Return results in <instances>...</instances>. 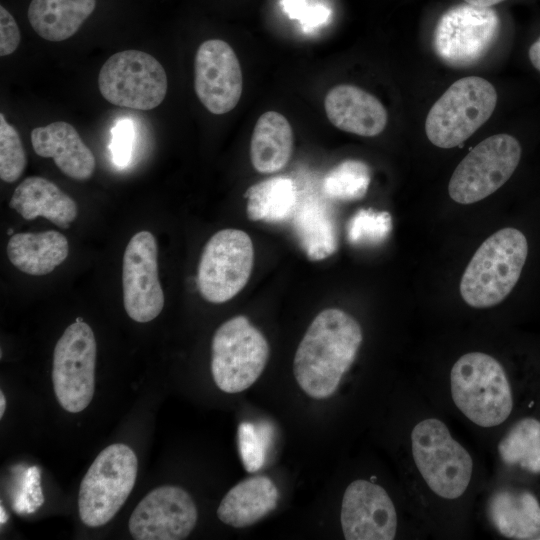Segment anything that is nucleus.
<instances>
[{
    "label": "nucleus",
    "mask_w": 540,
    "mask_h": 540,
    "mask_svg": "<svg viewBox=\"0 0 540 540\" xmlns=\"http://www.w3.org/2000/svg\"><path fill=\"white\" fill-rule=\"evenodd\" d=\"M464 1L470 5L487 8V7H492L493 5L499 4L505 0H464Z\"/></svg>",
    "instance_id": "obj_38"
},
{
    "label": "nucleus",
    "mask_w": 540,
    "mask_h": 540,
    "mask_svg": "<svg viewBox=\"0 0 540 540\" xmlns=\"http://www.w3.org/2000/svg\"><path fill=\"white\" fill-rule=\"evenodd\" d=\"M9 206L26 220L43 217L62 229H68L78 214L76 202L40 176L24 179L14 190Z\"/></svg>",
    "instance_id": "obj_19"
},
{
    "label": "nucleus",
    "mask_w": 540,
    "mask_h": 540,
    "mask_svg": "<svg viewBox=\"0 0 540 540\" xmlns=\"http://www.w3.org/2000/svg\"><path fill=\"white\" fill-rule=\"evenodd\" d=\"M415 464L429 488L438 496L455 499L467 489L472 476V458L435 418L419 422L411 434Z\"/></svg>",
    "instance_id": "obj_8"
},
{
    "label": "nucleus",
    "mask_w": 540,
    "mask_h": 540,
    "mask_svg": "<svg viewBox=\"0 0 540 540\" xmlns=\"http://www.w3.org/2000/svg\"><path fill=\"white\" fill-rule=\"evenodd\" d=\"M97 345L91 327L78 317L57 341L52 364L56 398L70 413L83 411L95 389Z\"/></svg>",
    "instance_id": "obj_10"
},
{
    "label": "nucleus",
    "mask_w": 540,
    "mask_h": 540,
    "mask_svg": "<svg viewBox=\"0 0 540 540\" xmlns=\"http://www.w3.org/2000/svg\"><path fill=\"white\" fill-rule=\"evenodd\" d=\"M133 127L130 121L122 120L113 129V138L110 145L115 164L120 167L127 165L133 148Z\"/></svg>",
    "instance_id": "obj_32"
},
{
    "label": "nucleus",
    "mask_w": 540,
    "mask_h": 540,
    "mask_svg": "<svg viewBox=\"0 0 540 540\" xmlns=\"http://www.w3.org/2000/svg\"><path fill=\"white\" fill-rule=\"evenodd\" d=\"M340 519L347 540H392L397 530L396 510L385 489L362 479L346 488Z\"/></svg>",
    "instance_id": "obj_16"
},
{
    "label": "nucleus",
    "mask_w": 540,
    "mask_h": 540,
    "mask_svg": "<svg viewBox=\"0 0 540 540\" xmlns=\"http://www.w3.org/2000/svg\"><path fill=\"white\" fill-rule=\"evenodd\" d=\"M499 27V17L491 7L456 5L438 20L434 31L435 52L450 66L473 65L491 48Z\"/></svg>",
    "instance_id": "obj_12"
},
{
    "label": "nucleus",
    "mask_w": 540,
    "mask_h": 540,
    "mask_svg": "<svg viewBox=\"0 0 540 540\" xmlns=\"http://www.w3.org/2000/svg\"><path fill=\"white\" fill-rule=\"evenodd\" d=\"M370 169L360 160L348 159L331 169L323 180L324 194L340 201L363 198L370 184Z\"/></svg>",
    "instance_id": "obj_28"
},
{
    "label": "nucleus",
    "mask_w": 540,
    "mask_h": 540,
    "mask_svg": "<svg viewBox=\"0 0 540 540\" xmlns=\"http://www.w3.org/2000/svg\"><path fill=\"white\" fill-rule=\"evenodd\" d=\"M362 339L361 327L351 315L338 308L321 311L295 353L293 372L300 388L314 399L333 395Z\"/></svg>",
    "instance_id": "obj_1"
},
{
    "label": "nucleus",
    "mask_w": 540,
    "mask_h": 540,
    "mask_svg": "<svg viewBox=\"0 0 540 540\" xmlns=\"http://www.w3.org/2000/svg\"><path fill=\"white\" fill-rule=\"evenodd\" d=\"M30 137L34 152L44 158H53L66 176L84 181L93 175L95 157L71 124L57 121L36 127Z\"/></svg>",
    "instance_id": "obj_18"
},
{
    "label": "nucleus",
    "mask_w": 540,
    "mask_h": 540,
    "mask_svg": "<svg viewBox=\"0 0 540 540\" xmlns=\"http://www.w3.org/2000/svg\"><path fill=\"white\" fill-rule=\"evenodd\" d=\"M537 540H540V535H539V537H538V539H537Z\"/></svg>",
    "instance_id": "obj_40"
},
{
    "label": "nucleus",
    "mask_w": 540,
    "mask_h": 540,
    "mask_svg": "<svg viewBox=\"0 0 540 540\" xmlns=\"http://www.w3.org/2000/svg\"><path fill=\"white\" fill-rule=\"evenodd\" d=\"M269 358L264 335L246 316H235L218 327L211 344V373L217 387L239 393L256 382Z\"/></svg>",
    "instance_id": "obj_6"
},
{
    "label": "nucleus",
    "mask_w": 540,
    "mask_h": 540,
    "mask_svg": "<svg viewBox=\"0 0 540 540\" xmlns=\"http://www.w3.org/2000/svg\"><path fill=\"white\" fill-rule=\"evenodd\" d=\"M138 459L127 445L104 448L84 475L78 493L81 521L88 527L107 524L123 506L137 478Z\"/></svg>",
    "instance_id": "obj_5"
},
{
    "label": "nucleus",
    "mask_w": 540,
    "mask_h": 540,
    "mask_svg": "<svg viewBox=\"0 0 540 540\" xmlns=\"http://www.w3.org/2000/svg\"><path fill=\"white\" fill-rule=\"evenodd\" d=\"M27 157L17 130L0 113V178L12 183L23 174Z\"/></svg>",
    "instance_id": "obj_31"
},
{
    "label": "nucleus",
    "mask_w": 540,
    "mask_h": 540,
    "mask_svg": "<svg viewBox=\"0 0 540 540\" xmlns=\"http://www.w3.org/2000/svg\"><path fill=\"white\" fill-rule=\"evenodd\" d=\"M5 407H6V399L3 392L1 391L0 393V418L3 417Z\"/></svg>",
    "instance_id": "obj_39"
},
{
    "label": "nucleus",
    "mask_w": 540,
    "mask_h": 540,
    "mask_svg": "<svg viewBox=\"0 0 540 540\" xmlns=\"http://www.w3.org/2000/svg\"><path fill=\"white\" fill-rule=\"evenodd\" d=\"M324 107L329 121L338 129L363 137L383 132L388 114L382 103L367 91L349 84L333 87Z\"/></svg>",
    "instance_id": "obj_17"
},
{
    "label": "nucleus",
    "mask_w": 540,
    "mask_h": 540,
    "mask_svg": "<svg viewBox=\"0 0 540 540\" xmlns=\"http://www.w3.org/2000/svg\"><path fill=\"white\" fill-rule=\"evenodd\" d=\"M39 480V471L36 467L27 470L23 491L15 501V508L17 511L31 512L41 504L43 499Z\"/></svg>",
    "instance_id": "obj_33"
},
{
    "label": "nucleus",
    "mask_w": 540,
    "mask_h": 540,
    "mask_svg": "<svg viewBox=\"0 0 540 540\" xmlns=\"http://www.w3.org/2000/svg\"><path fill=\"white\" fill-rule=\"evenodd\" d=\"M290 220L294 235L309 260H323L335 253L338 247L336 225L321 199L299 198Z\"/></svg>",
    "instance_id": "obj_23"
},
{
    "label": "nucleus",
    "mask_w": 540,
    "mask_h": 540,
    "mask_svg": "<svg viewBox=\"0 0 540 540\" xmlns=\"http://www.w3.org/2000/svg\"><path fill=\"white\" fill-rule=\"evenodd\" d=\"M123 303L128 316L139 323L155 319L164 306L158 277L157 243L149 231H139L129 240L122 268Z\"/></svg>",
    "instance_id": "obj_13"
},
{
    "label": "nucleus",
    "mask_w": 540,
    "mask_h": 540,
    "mask_svg": "<svg viewBox=\"0 0 540 540\" xmlns=\"http://www.w3.org/2000/svg\"><path fill=\"white\" fill-rule=\"evenodd\" d=\"M451 394L459 410L482 427L503 423L513 408L512 389L502 365L492 356L470 352L450 374Z\"/></svg>",
    "instance_id": "obj_3"
},
{
    "label": "nucleus",
    "mask_w": 540,
    "mask_h": 540,
    "mask_svg": "<svg viewBox=\"0 0 540 540\" xmlns=\"http://www.w3.org/2000/svg\"><path fill=\"white\" fill-rule=\"evenodd\" d=\"M197 507L183 488L165 485L151 490L135 507L128 528L136 540H182L197 523Z\"/></svg>",
    "instance_id": "obj_14"
},
{
    "label": "nucleus",
    "mask_w": 540,
    "mask_h": 540,
    "mask_svg": "<svg viewBox=\"0 0 540 540\" xmlns=\"http://www.w3.org/2000/svg\"><path fill=\"white\" fill-rule=\"evenodd\" d=\"M497 92L484 78L468 76L451 84L430 108L425 132L444 149L456 147L473 135L492 115Z\"/></svg>",
    "instance_id": "obj_4"
},
{
    "label": "nucleus",
    "mask_w": 540,
    "mask_h": 540,
    "mask_svg": "<svg viewBox=\"0 0 540 540\" xmlns=\"http://www.w3.org/2000/svg\"><path fill=\"white\" fill-rule=\"evenodd\" d=\"M488 516L507 538L537 540L540 535V502L528 490H498L489 499Z\"/></svg>",
    "instance_id": "obj_21"
},
{
    "label": "nucleus",
    "mask_w": 540,
    "mask_h": 540,
    "mask_svg": "<svg viewBox=\"0 0 540 540\" xmlns=\"http://www.w3.org/2000/svg\"><path fill=\"white\" fill-rule=\"evenodd\" d=\"M21 40L19 27L9 13V11L0 6V55L7 56L12 54L19 46Z\"/></svg>",
    "instance_id": "obj_34"
},
{
    "label": "nucleus",
    "mask_w": 540,
    "mask_h": 540,
    "mask_svg": "<svg viewBox=\"0 0 540 540\" xmlns=\"http://www.w3.org/2000/svg\"><path fill=\"white\" fill-rule=\"evenodd\" d=\"M392 229V219L386 211L360 209L347 225L348 241L357 246L377 245L385 241Z\"/></svg>",
    "instance_id": "obj_29"
},
{
    "label": "nucleus",
    "mask_w": 540,
    "mask_h": 540,
    "mask_svg": "<svg viewBox=\"0 0 540 540\" xmlns=\"http://www.w3.org/2000/svg\"><path fill=\"white\" fill-rule=\"evenodd\" d=\"M329 10L323 6H315L305 10L300 17L305 28L315 27L325 22Z\"/></svg>",
    "instance_id": "obj_35"
},
{
    "label": "nucleus",
    "mask_w": 540,
    "mask_h": 540,
    "mask_svg": "<svg viewBox=\"0 0 540 540\" xmlns=\"http://www.w3.org/2000/svg\"><path fill=\"white\" fill-rule=\"evenodd\" d=\"M293 152V131L289 121L275 111L263 113L257 120L250 143V159L260 173L281 170Z\"/></svg>",
    "instance_id": "obj_24"
},
{
    "label": "nucleus",
    "mask_w": 540,
    "mask_h": 540,
    "mask_svg": "<svg viewBox=\"0 0 540 540\" xmlns=\"http://www.w3.org/2000/svg\"><path fill=\"white\" fill-rule=\"evenodd\" d=\"M246 213L252 221L280 223L292 218L299 200L295 182L287 177H273L249 187Z\"/></svg>",
    "instance_id": "obj_26"
},
{
    "label": "nucleus",
    "mask_w": 540,
    "mask_h": 540,
    "mask_svg": "<svg viewBox=\"0 0 540 540\" xmlns=\"http://www.w3.org/2000/svg\"><path fill=\"white\" fill-rule=\"evenodd\" d=\"M521 140L509 133L492 135L475 146L455 168L448 185L450 197L472 204L501 188L519 168Z\"/></svg>",
    "instance_id": "obj_7"
},
{
    "label": "nucleus",
    "mask_w": 540,
    "mask_h": 540,
    "mask_svg": "<svg viewBox=\"0 0 540 540\" xmlns=\"http://www.w3.org/2000/svg\"><path fill=\"white\" fill-rule=\"evenodd\" d=\"M278 499L279 491L269 477L254 476L239 482L227 492L218 506L217 516L229 526L247 527L273 511Z\"/></svg>",
    "instance_id": "obj_20"
},
{
    "label": "nucleus",
    "mask_w": 540,
    "mask_h": 540,
    "mask_svg": "<svg viewBox=\"0 0 540 540\" xmlns=\"http://www.w3.org/2000/svg\"><path fill=\"white\" fill-rule=\"evenodd\" d=\"M531 253L528 235L505 227L489 236L476 250L462 275L460 293L475 308L504 301L518 285Z\"/></svg>",
    "instance_id": "obj_2"
},
{
    "label": "nucleus",
    "mask_w": 540,
    "mask_h": 540,
    "mask_svg": "<svg viewBox=\"0 0 540 540\" xmlns=\"http://www.w3.org/2000/svg\"><path fill=\"white\" fill-rule=\"evenodd\" d=\"M527 59L531 67L540 74V34H538L529 44L527 49Z\"/></svg>",
    "instance_id": "obj_36"
},
{
    "label": "nucleus",
    "mask_w": 540,
    "mask_h": 540,
    "mask_svg": "<svg viewBox=\"0 0 540 540\" xmlns=\"http://www.w3.org/2000/svg\"><path fill=\"white\" fill-rule=\"evenodd\" d=\"M194 88L204 107L213 114H225L238 104L243 77L232 47L220 39L203 42L194 62Z\"/></svg>",
    "instance_id": "obj_15"
},
{
    "label": "nucleus",
    "mask_w": 540,
    "mask_h": 540,
    "mask_svg": "<svg viewBox=\"0 0 540 540\" xmlns=\"http://www.w3.org/2000/svg\"><path fill=\"white\" fill-rule=\"evenodd\" d=\"M95 7L96 0H31L27 16L40 37L60 42L73 36Z\"/></svg>",
    "instance_id": "obj_25"
},
{
    "label": "nucleus",
    "mask_w": 540,
    "mask_h": 540,
    "mask_svg": "<svg viewBox=\"0 0 540 540\" xmlns=\"http://www.w3.org/2000/svg\"><path fill=\"white\" fill-rule=\"evenodd\" d=\"M273 434L269 423L254 424L241 422L238 427V448L245 470L256 472L264 465L269 443Z\"/></svg>",
    "instance_id": "obj_30"
},
{
    "label": "nucleus",
    "mask_w": 540,
    "mask_h": 540,
    "mask_svg": "<svg viewBox=\"0 0 540 540\" xmlns=\"http://www.w3.org/2000/svg\"><path fill=\"white\" fill-rule=\"evenodd\" d=\"M254 249L251 238L239 229L216 232L205 244L197 271V286L208 302L232 299L251 275Z\"/></svg>",
    "instance_id": "obj_11"
},
{
    "label": "nucleus",
    "mask_w": 540,
    "mask_h": 540,
    "mask_svg": "<svg viewBox=\"0 0 540 540\" xmlns=\"http://www.w3.org/2000/svg\"><path fill=\"white\" fill-rule=\"evenodd\" d=\"M501 460L532 474H540V420L525 417L516 422L498 444Z\"/></svg>",
    "instance_id": "obj_27"
},
{
    "label": "nucleus",
    "mask_w": 540,
    "mask_h": 540,
    "mask_svg": "<svg viewBox=\"0 0 540 540\" xmlns=\"http://www.w3.org/2000/svg\"><path fill=\"white\" fill-rule=\"evenodd\" d=\"M286 13L291 18H298L305 12V0H283Z\"/></svg>",
    "instance_id": "obj_37"
},
{
    "label": "nucleus",
    "mask_w": 540,
    "mask_h": 540,
    "mask_svg": "<svg viewBox=\"0 0 540 540\" xmlns=\"http://www.w3.org/2000/svg\"><path fill=\"white\" fill-rule=\"evenodd\" d=\"M6 251L18 270L32 276H43L67 258L69 244L63 234L54 230L16 233L9 239Z\"/></svg>",
    "instance_id": "obj_22"
},
{
    "label": "nucleus",
    "mask_w": 540,
    "mask_h": 540,
    "mask_svg": "<svg viewBox=\"0 0 540 540\" xmlns=\"http://www.w3.org/2000/svg\"><path fill=\"white\" fill-rule=\"evenodd\" d=\"M164 67L152 55L125 50L110 56L98 76L101 95L111 104L136 110L159 106L167 92Z\"/></svg>",
    "instance_id": "obj_9"
}]
</instances>
